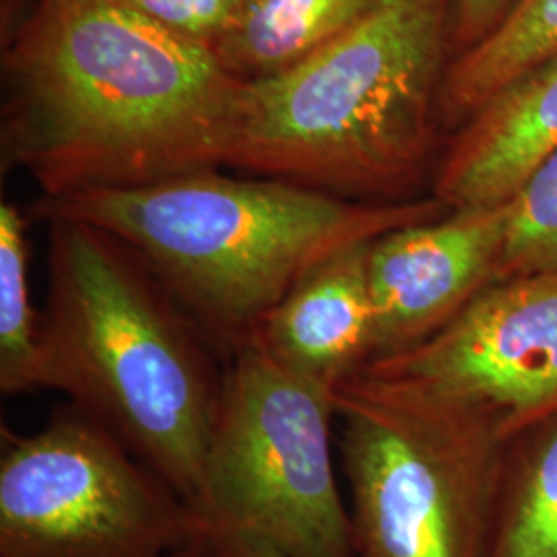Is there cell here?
<instances>
[{
    "mask_svg": "<svg viewBox=\"0 0 557 557\" xmlns=\"http://www.w3.org/2000/svg\"><path fill=\"white\" fill-rule=\"evenodd\" d=\"M25 2H32V0H2V9H7V7H17V4H25Z\"/></svg>",
    "mask_w": 557,
    "mask_h": 557,
    "instance_id": "44dd1931",
    "label": "cell"
},
{
    "mask_svg": "<svg viewBox=\"0 0 557 557\" xmlns=\"http://www.w3.org/2000/svg\"><path fill=\"white\" fill-rule=\"evenodd\" d=\"M186 40L215 50L238 20L244 0H120Z\"/></svg>",
    "mask_w": 557,
    "mask_h": 557,
    "instance_id": "e0dca14e",
    "label": "cell"
},
{
    "mask_svg": "<svg viewBox=\"0 0 557 557\" xmlns=\"http://www.w3.org/2000/svg\"><path fill=\"white\" fill-rule=\"evenodd\" d=\"M556 149L557 52L448 135L430 195L453 211L504 205Z\"/></svg>",
    "mask_w": 557,
    "mask_h": 557,
    "instance_id": "30bf717a",
    "label": "cell"
},
{
    "mask_svg": "<svg viewBox=\"0 0 557 557\" xmlns=\"http://www.w3.org/2000/svg\"><path fill=\"white\" fill-rule=\"evenodd\" d=\"M0 557H184L199 512L122 440L71 405L41 430L0 428Z\"/></svg>",
    "mask_w": 557,
    "mask_h": 557,
    "instance_id": "52a82bcc",
    "label": "cell"
},
{
    "mask_svg": "<svg viewBox=\"0 0 557 557\" xmlns=\"http://www.w3.org/2000/svg\"><path fill=\"white\" fill-rule=\"evenodd\" d=\"M557 273V149L508 200L502 278Z\"/></svg>",
    "mask_w": 557,
    "mask_h": 557,
    "instance_id": "2e32d148",
    "label": "cell"
},
{
    "mask_svg": "<svg viewBox=\"0 0 557 557\" xmlns=\"http://www.w3.org/2000/svg\"><path fill=\"white\" fill-rule=\"evenodd\" d=\"M380 2L244 0L238 20L213 52L239 79H264L331 44L370 15Z\"/></svg>",
    "mask_w": 557,
    "mask_h": 557,
    "instance_id": "7c38bea8",
    "label": "cell"
},
{
    "mask_svg": "<svg viewBox=\"0 0 557 557\" xmlns=\"http://www.w3.org/2000/svg\"><path fill=\"white\" fill-rule=\"evenodd\" d=\"M335 419V391L252 341L236 349L205 457V529L260 539L289 557H356L333 462Z\"/></svg>",
    "mask_w": 557,
    "mask_h": 557,
    "instance_id": "5b68a950",
    "label": "cell"
},
{
    "mask_svg": "<svg viewBox=\"0 0 557 557\" xmlns=\"http://www.w3.org/2000/svg\"><path fill=\"white\" fill-rule=\"evenodd\" d=\"M557 52V0H515L498 25L450 60L440 87V126L448 137L499 89Z\"/></svg>",
    "mask_w": 557,
    "mask_h": 557,
    "instance_id": "4fadbf2b",
    "label": "cell"
},
{
    "mask_svg": "<svg viewBox=\"0 0 557 557\" xmlns=\"http://www.w3.org/2000/svg\"><path fill=\"white\" fill-rule=\"evenodd\" d=\"M349 379L508 448L557 413V273L496 281L434 335Z\"/></svg>",
    "mask_w": 557,
    "mask_h": 557,
    "instance_id": "ba28073f",
    "label": "cell"
},
{
    "mask_svg": "<svg viewBox=\"0 0 557 557\" xmlns=\"http://www.w3.org/2000/svg\"><path fill=\"white\" fill-rule=\"evenodd\" d=\"M44 221L46 391L108 428L199 512L223 391L213 343L124 239Z\"/></svg>",
    "mask_w": 557,
    "mask_h": 557,
    "instance_id": "277c9868",
    "label": "cell"
},
{
    "mask_svg": "<svg viewBox=\"0 0 557 557\" xmlns=\"http://www.w3.org/2000/svg\"><path fill=\"white\" fill-rule=\"evenodd\" d=\"M335 407L356 557H487L508 448L358 379Z\"/></svg>",
    "mask_w": 557,
    "mask_h": 557,
    "instance_id": "8992f818",
    "label": "cell"
},
{
    "mask_svg": "<svg viewBox=\"0 0 557 557\" xmlns=\"http://www.w3.org/2000/svg\"><path fill=\"white\" fill-rule=\"evenodd\" d=\"M2 172L41 197L225 168L246 81L120 0L2 9Z\"/></svg>",
    "mask_w": 557,
    "mask_h": 557,
    "instance_id": "6da1fadb",
    "label": "cell"
},
{
    "mask_svg": "<svg viewBox=\"0 0 557 557\" xmlns=\"http://www.w3.org/2000/svg\"><path fill=\"white\" fill-rule=\"evenodd\" d=\"M199 170L135 188L40 197L38 220L66 218L124 239L227 358L299 278L337 252L440 220L434 195L338 199L285 180Z\"/></svg>",
    "mask_w": 557,
    "mask_h": 557,
    "instance_id": "7a4b0ae2",
    "label": "cell"
},
{
    "mask_svg": "<svg viewBox=\"0 0 557 557\" xmlns=\"http://www.w3.org/2000/svg\"><path fill=\"white\" fill-rule=\"evenodd\" d=\"M515 0H450V60L478 46Z\"/></svg>",
    "mask_w": 557,
    "mask_h": 557,
    "instance_id": "ac0fdd59",
    "label": "cell"
},
{
    "mask_svg": "<svg viewBox=\"0 0 557 557\" xmlns=\"http://www.w3.org/2000/svg\"><path fill=\"white\" fill-rule=\"evenodd\" d=\"M207 556L289 557L260 539L236 535V533H213V531H207Z\"/></svg>",
    "mask_w": 557,
    "mask_h": 557,
    "instance_id": "d6986e66",
    "label": "cell"
},
{
    "mask_svg": "<svg viewBox=\"0 0 557 557\" xmlns=\"http://www.w3.org/2000/svg\"><path fill=\"white\" fill-rule=\"evenodd\" d=\"M370 246H351L308 271L250 341L289 372L335 391L374 354Z\"/></svg>",
    "mask_w": 557,
    "mask_h": 557,
    "instance_id": "8fae6325",
    "label": "cell"
},
{
    "mask_svg": "<svg viewBox=\"0 0 557 557\" xmlns=\"http://www.w3.org/2000/svg\"><path fill=\"white\" fill-rule=\"evenodd\" d=\"M448 62L450 0H382L308 59L246 81L225 168L338 199H419Z\"/></svg>",
    "mask_w": 557,
    "mask_h": 557,
    "instance_id": "3957f363",
    "label": "cell"
},
{
    "mask_svg": "<svg viewBox=\"0 0 557 557\" xmlns=\"http://www.w3.org/2000/svg\"><path fill=\"white\" fill-rule=\"evenodd\" d=\"M27 220L13 202L0 205V391H46L40 317L29 287Z\"/></svg>",
    "mask_w": 557,
    "mask_h": 557,
    "instance_id": "9a60e30c",
    "label": "cell"
},
{
    "mask_svg": "<svg viewBox=\"0 0 557 557\" xmlns=\"http://www.w3.org/2000/svg\"><path fill=\"white\" fill-rule=\"evenodd\" d=\"M487 557H557V413L506 450Z\"/></svg>",
    "mask_w": 557,
    "mask_h": 557,
    "instance_id": "5bb4252c",
    "label": "cell"
},
{
    "mask_svg": "<svg viewBox=\"0 0 557 557\" xmlns=\"http://www.w3.org/2000/svg\"><path fill=\"white\" fill-rule=\"evenodd\" d=\"M184 557H209L207 556V539H205V545H202V547H199L197 552H193V554H188V556Z\"/></svg>",
    "mask_w": 557,
    "mask_h": 557,
    "instance_id": "ffe728a7",
    "label": "cell"
},
{
    "mask_svg": "<svg viewBox=\"0 0 557 557\" xmlns=\"http://www.w3.org/2000/svg\"><path fill=\"white\" fill-rule=\"evenodd\" d=\"M506 225L508 202L455 209L374 239L368 255L376 319L372 359L434 335L499 281Z\"/></svg>",
    "mask_w": 557,
    "mask_h": 557,
    "instance_id": "9c48e42d",
    "label": "cell"
}]
</instances>
